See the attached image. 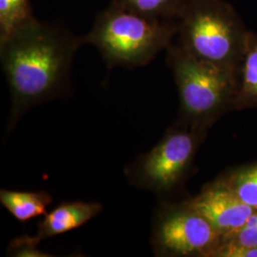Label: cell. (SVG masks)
<instances>
[{"mask_svg": "<svg viewBox=\"0 0 257 257\" xmlns=\"http://www.w3.org/2000/svg\"><path fill=\"white\" fill-rule=\"evenodd\" d=\"M223 244L257 247V209L249 216L245 225Z\"/></svg>", "mask_w": 257, "mask_h": 257, "instance_id": "cell-14", "label": "cell"}, {"mask_svg": "<svg viewBox=\"0 0 257 257\" xmlns=\"http://www.w3.org/2000/svg\"><path fill=\"white\" fill-rule=\"evenodd\" d=\"M152 247L162 257H214L219 232L189 200L159 207L152 226Z\"/></svg>", "mask_w": 257, "mask_h": 257, "instance_id": "cell-6", "label": "cell"}, {"mask_svg": "<svg viewBox=\"0 0 257 257\" xmlns=\"http://www.w3.org/2000/svg\"><path fill=\"white\" fill-rule=\"evenodd\" d=\"M52 202V195L44 191L19 192L6 189L0 191V203L20 222L46 214L47 208Z\"/></svg>", "mask_w": 257, "mask_h": 257, "instance_id": "cell-10", "label": "cell"}, {"mask_svg": "<svg viewBox=\"0 0 257 257\" xmlns=\"http://www.w3.org/2000/svg\"><path fill=\"white\" fill-rule=\"evenodd\" d=\"M32 18L28 0H0V38Z\"/></svg>", "mask_w": 257, "mask_h": 257, "instance_id": "cell-13", "label": "cell"}, {"mask_svg": "<svg viewBox=\"0 0 257 257\" xmlns=\"http://www.w3.org/2000/svg\"><path fill=\"white\" fill-rule=\"evenodd\" d=\"M188 0H112L125 8L151 18L177 20Z\"/></svg>", "mask_w": 257, "mask_h": 257, "instance_id": "cell-12", "label": "cell"}, {"mask_svg": "<svg viewBox=\"0 0 257 257\" xmlns=\"http://www.w3.org/2000/svg\"><path fill=\"white\" fill-rule=\"evenodd\" d=\"M220 178L243 202L257 209V164L240 167Z\"/></svg>", "mask_w": 257, "mask_h": 257, "instance_id": "cell-11", "label": "cell"}, {"mask_svg": "<svg viewBox=\"0 0 257 257\" xmlns=\"http://www.w3.org/2000/svg\"><path fill=\"white\" fill-rule=\"evenodd\" d=\"M189 201L219 232L222 244L233 236L255 211L243 202L220 177L206 185L201 193Z\"/></svg>", "mask_w": 257, "mask_h": 257, "instance_id": "cell-7", "label": "cell"}, {"mask_svg": "<svg viewBox=\"0 0 257 257\" xmlns=\"http://www.w3.org/2000/svg\"><path fill=\"white\" fill-rule=\"evenodd\" d=\"M176 21L179 46L184 51L238 75L247 34L226 4L219 0H188Z\"/></svg>", "mask_w": 257, "mask_h": 257, "instance_id": "cell-4", "label": "cell"}, {"mask_svg": "<svg viewBox=\"0 0 257 257\" xmlns=\"http://www.w3.org/2000/svg\"><path fill=\"white\" fill-rule=\"evenodd\" d=\"M102 209L103 206L97 202L62 203L45 214L34 238L39 244L42 240L77 229L100 213Z\"/></svg>", "mask_w": 257, "mask_h": 257, "instance_id": "cell-8", "label": "cell"}, {"mask_svg": "<svg viewBox=\"0 0 257 257\" xmlns=\"http://www.w3.org/2000/svg\"><path fill=\"white\" fill-rule=\"evenodd\" d=\"M167 50L178 89L180 122L207 131L223 113L234 109L238 75L195 58L179 45L171 44Z\"/></svg>", "mask_w": 257, "mask_h": 257, "instance_id": "cell-3", "label": "cell"}, {"mask_svg": "<svg viewBox=\"0 0 257 257\" xmlns=\"http://www.w3.org/2000/svg\"><path fill=\"white\" fill-rule=\"evenodd\" d=\"M177 21L151 18L114 2L97 16L84 43L95 47L109 69L149 64L172 44Z\"/></svg>", "mask_w": 257, "mask_h": 257, "instance_id": "cell-2", "label": "cell"}, {"mask_svg": "<svg viewBox=\"0 0 257 257\" xmlns=\"http://www.w3.org/2000/svg\"><path fill=\"white\" fill-rule=\"evenodd\" d=\"M37 241L34 236L23 235L14 239L8 248V254L12 256L45 257L50 256L37 249Z\"/></svg>", "mask_w": 257, "mask_h": 257, "instance_id": "cell-15", "label": "cell"}, {"mask_svg": "<svg viewBox=\"0 0 257 257\" xmlns=\"http://www.w3.org/2000/svg\"><path fill=\"white\" fill-rule=\"evenodd\" d=\"M83 44V37L35 17L0 38L1 66L12 96L10 130L30 108L67 92L74 55Z\"/></svg>", "mask_w": 257, "mask_h": 257, "instance_id": "cell-1", "label": "cell"}, {"mask_svg": "<svg viewBox=\"0 0 257 257\" xmlns=\"http://www.w3.org/2000/svg\"><path fill=\"white\" fill-rule=\"evenodd\" d=\"M206 132L181 122L168 130L156 146L128 166V181L158 195L172 193L191 170Z\"/></svg>", "mask_w": 257, "mask_h": 257, "instance_id": "cell-5", "label": "cell"}, {"mask_svg": "<svg viewBox=\"0 0 257 257\" xmlns=\"http://www.w3.org/2000/svg\"><path fill=\"white\" fill-rule=\"evenodd\" d=\"M214 257H257V247L223 244L215 252Z\"/></svg>", "mask_w": 257, "mask_h": 257, "instance_id": "cell-16", "label": "cell"}, {"mask_svg": "<svg viewBox=\"0 0 257 257\" xmlns=\"http://www.w3.org/2000/svg\"><path fill=\"white\" fill-rule=\"evenodd\" d=\"M257 107V37L247 34L238 70V91L234 109Z\"/></svg>", "mask_w": 257, "mask_h": 257, "instance_id": "cell-9", "label": "cell"}]
</instances>
